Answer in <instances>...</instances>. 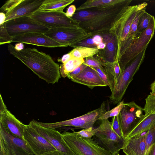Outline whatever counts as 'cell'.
Here are the masks:
<instances>
[{
    "label": "cell",
    "mask_w": 155,
    "mask_h": 155,
    "mask_svg": "<svg viewBox=\"0 0 155 155\" xmlns=\"http://www.w3.org/2000/svg\"><path fill=\"white\" fill-rule=\"evenodd\" d=\"M132 0H122L102 9L94 8L76 11L72 18L92 37L110 32L126 11Z\"/></svg>",
    "instance_id": "6da1fadb"
},
{
    "label": "cell",
    "mask_w": 155,
    "mask_h": 155,
    "mask_svg": "<svg viewBox=\"0 0 155 155\" xmlns=\"http://www.w3.org/2000/svg\"><path fill=\"white\" fill-rule=\"evenodd\" d=\"M8 48L10 54L48 83L53 84L58 83L61 78L59 64L49 55L35 48H27L18 51L10 44H8Z\"/></svg>",
    "instance_id": "7a4b0ae2"
},
{
    "label": "cell",
    "mask_w": 155,
    "mask_h": 155,
    "mask_svg": "<svg viewBox=\"0 0 155 155\" xmlns=\"http://www.w3.org/2000/svg\"><path fill=\"white\" fill-rule=\"evenodd\" d=\"M61 134L67 144L76 155H112L93 138H84L74 131H64Z\"/></svg>",
    "instance_id": "3957f363"
},
{
    "label": "cell",
    "mask_w": 155,
    "mask_h": 155,
    "mask_svg": "<svg viewBox=\"0 0 155 155\" xmlns=\"http://www.w3.org/2000/svg\"><path fill=\"white\" fill-rule=\"evenodd\" d=\"M146 50H144L131 61L122 71L109 97L111 103L116 104L121 101L134 75L143 61Z\"/></svg>",
    "instance_id": "277c9868"
},
{
    "label": "cell",
    "mask_w": 155,
    "mask_h": 155,
    "mask_svg": "<svg viewBox=\"0 0 155 155\" xmlns=\"http://www.w3.org/2000/svg\"><path fill=\"white\" fill-rule=\"evenodd\" d=\"M155 29V19L152 15L147 28L133 41L118 58V63L122 72L131 61L146 49L153 36Z\"/></svg>",
    "instance_id": "5b68a950"
},
{
    "label": "cell",
    "mask_w": 155,
    "mask_h": 155,
    "mask_svg": "<svg viewBox=\"0 0 155 155\" xmlns=\"http://www.w3.org/2000/svg\"><path fill=\"white\" fill-rule=\"evenodd\" d=\"M96 141L112 155L122 150L125 139L120 137L113 130L111 122L108 119L101 120L100 126L96 128Z\"/></svg>",
    "instance_id": "8992f818"
},
{
    "label": "cell",
    "mask_w": 155,
    "mask_h": 155,
    "mask_svg": "<svg viewBox=\"0 0 155 155\" xmlns=\"http://www.w3.org/2000/svg\"><path fill=\"white\" fill-rule=\"evenodd\" d=\"M143 109L134 101L124 103L118 115L122 135L126 139L129 134L144 118Z\"/></svg>",
    "instance_id": "52a82bcc"
},
{
    "label": "cell",
    "mask_w": 155,
    "mask_h": 155,
    "mask_svg": "<svg viewBox=\"0 0 155 155\" xmlns=\"http://www.w3.org/2000/svg\"><path fill=\"white\" fill-rule=\"evenodd\" d=\"M30 16L49 29L80 27L77 21L66 16L64 12L37 11Z\"/></svg>",
    "instance_id": "ba28073f"
},
{
    "label": "cell",
    "mask_w": 155,
    "mask_h": 155,
    "mask_svg": "<svg viewBox=\"0 0 155 155\" xmlns=\"http://www.w3.org/2000/svg\"><path fill=\"white\" fill-rule=\"evenodd\" d=\"M6 28L12 37L30 33H45L50 29L30 16H23L6 22Z\"/></svg>",
    "instance_id": "9c48e42d"
},
{
    "label": "cell",
    "mask_w": 155,
    "mask_h": 155,
    "mask_svg": "<svg viewBox=\"0 0 155 155\" xmlns=\"http://www.w3.org/2000/svg\"><path fill=\"white\" fill-rule=\"evenodd\" d=\"M44 34L63 47H71L83 40L92 37L80 27L51 28Z\"/></svg>",
    "instance_id": "30bf717a"
},
{
    "label": "cell",
    "mask_w": 155,
    "mask_h": 155,
    "mask_svg": "<svg viewBox=\"0 0 155 155\" xmlns=\"http://www.w3.org/2000/svg\"><path fill=\"white\" fill-rule=\"evenodd\" d=\"M0 139L4 144L5 155H35L23 139L12 135L1 122Z\"/></svg>",
    "instance_id": "8fae6325"
},
{
    "label": "cell",
    "mask_w": 155,
    "mask_h": 155,
    "mask_svg": "<svg viewBox=\"0 0 155 155\" xmlns=\"http://www.w3.org/2000/svg\"><path fill=\"white\" fill-rule=\"evenodd\" d=\"M57 150L65 155H76L71 149L59 132L55 129L43 127L32 120L29 124Z\"/></svg>",
    "instance_id": "7c38bea8"
},
{
    "label": "cell",
    "mask_w": 155,
    "mask_h": 155,
    "mask_svg": "<svg viewBox=\"0 0 155 155\" xmlns=\"http://www.w3.org/2000/svg\"><path fill=\"white\" fill-rule=\"evenodd\" d=\"M100 108L80 116L64 121L53 123L38 121L37 123L43 127L54 129L66 126L87 129L93 127L94 124L100 116Z\"/></svg>",
    "instance_id": "4fadbf2b"
},
{
    "label": "cell",
    "mask_w": 155,
    "mask_h": 155,
    "mask_svg": "<svg viewBox=\"0 0 155 155\" xmlns=\"http://www.w3.org/2000/svg\"><path fill=\"white\" fill-rule=\"evenodd\" d=\"M23 139L35 155L56 150L29 124L26 125L24 129Z\"/></svg>",
    "instance_id": "5bb4252c"
},
{
    "label": "cell",
    "mask_w": 155,
    "mask_h": 155,
    "mask_svg": "<svg viewBox=\"0 0 155 155\" xmlns=\"http://www.w3.org/2000/svg\"><path fill=\"white\" fill-rule=\"evenodd\" d=\"M140 4L129 6L126 11L110 31L117 37L119 45L127 39L132 22Z\"/></svg>",
    "instance_id": "9a60e30c"
},
{
    "label": "cell",
    "mask_w": 155,
    "mask_h": 155,
    "mask_svg": "<svg viewBox=\"0 0 155 155\" xmlns=\"http://www.w3.org/2000/svg\"><path fill=\"white\" fill-rule=\"evenodd\" d=\"M101 36L106 46L104 49L99 50L97 54L103 60L110 63L118 61L119 42L117 37L110 32Z\"/></svg>",
    "instance_id": "2e32d148"
},
{
    "label": "cell",
    "mask_w": 155,
    "mask_h": 155,
    "mask_svg": "<svg viewBox=\"0 0 155 155\" xmlns=\"http://www.w3.org/2000/svg\"><path fill=\"white\" fill-rule=\"evenodd\" d=\"M12 42H21L48 48L62 46L43 33H30L12 37Z\"/></svg>",
    "instance_id": "e0dca14e"
},
{
    "label": "cell",
    "mask_w": 155,
    "mask_h": 155,
    "mask_svg": "<svg viewBox=\"0 0 155 155\" xmlns=\"http://www.w3.org/2000/svg\"><path fill=\"white\" fill-rule=\"evenodd\" d=\"M0 122L12 135L23 139V133L26 125L18 120L6 107L0 109Z\"/></svg>",
    "instance_id": "ac0fdd59"
},
{
    "label": "cell",
    "mask_w": 155,
    "mask_h": 155,
    "mask_svg": "<svg viewBox=\"0 0 155 155\" xmlns=\"http://www.w3.org/2000/svg\"><path fill=\"white\" fill-rule=\"evenodd\" d=\"M148 129L141 134L125 139L122 149L125 155H145L146 137Z\"/></svg>",
    "instance_id": "d6986e66"
},
{
    "label": "cell",
    "mask_w": 155,
    "mask_h": 155,
    "mask_svg": "<svg viewBox=\"0 0 155 155\" xmlns=\"http://www.w3.org/2000/svg\"><path fill=\"white\" fill-rule=\"evenodd\" d=\"M71 80L92 89L96 87L107 86L93 67L87 66L79 75L72 78Z\"/></svg>",
    "instance_id": "ffe728a7"
},
{
    "label": "cell",
    "mask_w": 155,
    "mask_h": 155,
    "mask_svg": "<svg viewBox=\"0 0 155 155\" xmlns=\"http://www.w3.org/2000/svg\"><path fill=\"white\" fill-rule=\"evenodd\" d=\"M44 0H22L6 17L5 22L23 16H30L37 12Z\"/></svg>",
    "instance_id": "44dd1931"
},
{
    "label": "cell",
    "mask_w": 155,
    "mask_h": 155,
    "mask_svg": "<svg viewBox=\"0 0 155 155\" xmlns=\"http://www.w3.org/2000/svg\"><path fill=\"white\" fill-rule=\"evenodd\" d=\"M94 57L104 68L109 83V87L111 92L122 73L118 61L117 60L111 64L104 61L97 54L95 55Z\"/></svg>",
    "instance_id": "7402d4cb"
},
{
    "label": "cell",
    "mask_w": 155,
    "mask_h": 155,
    "mask_svg": "<svg viewBox=\"0 0 155 155\" xmlns=\"http://www.w3.org/2000/svg\"><path fill=\"white\" fill-rule=\"evenodd\" d=\"M74 0H44L37 11L63 12L64 9Z\"/></svg>",
    "instance_id": "603a6c76"
},
{
    "label": "cell",
    "mask_w": 155,
    "mask_h": 155,
    "mask_svg": "<svg viewBox=\"0 0 155 155\" xmlns=\"http://www.w3.org/2000/svg\"><path fill=\"white\" fill-rule=\"evenodd\" d=\"M122 0H88L76 8V11L92 8L102 9L116 4Z\"/></svg>",
    "instance_id": "cb8c5ba5"
},
{
    "label": "cell",
    "mask_w": 155,
    "mask_h": 155,
    "mask_svg": "<svg viewBox=\"0 0 155 155\" xmlns=\"http://www.w3.org/2000/svg\"><path fill=\"white\" fill-rule=\"evenodd\" d=\"M155 122V114L145 116L129 134L126 139L141 134L148 130L150 126Z\"/></svg>",
    "instance_id": "d4e9b609"
},
{
    "label": "cell",
    "mask_w": 155,
    "mask_h": 155,
    "mask_svg": "<svg viewBox=\"0 0 155 155\" xmlns=\"http://www.w3.org/2000/svg\"><path fill=\"white\" fill-rule=\"evenodd\" d=\"M84 59L72 57L60 67L61 76L63 78L67 77L69 73L84 63Z\"/></svg>",
    "instance_id": "484cf974"
},
{
    "label": "cell",
    "mask_w": 155,
    "mask_h": 155,
    "mask_svg": "<svg viewBox=\"0 0 155 155\" xmlns=\"http://www.w3.org/2000/svg\"><path fill=\"white\" fill-rule=\"evenodd\" d=\"M99 51L97 48L79 47L74 48L69 52L73 57L84 59L94 57Z\"/></svg>",
    "instance_id": "4316f807"
},
{
    "label": "cell",
    "mask_w": 155,
    "mask_h": 155,
    "mask_svg": "<svg viewBox=\"0 0 155 155\" xmlns=\"http://www.w3.org/2000/svg\"><path fill=\"white\" fill-rule=\"evenodd\" d=\"M124 106V101L120 102L118 105L111 110L105 111L103 110V108H100V115L98 119V120H103L108 119L111 117L118 116L120 112Z\"/></svg>",
    "instance_id": "83f0119b"
},
{
    "label": "cell",
    "mask_w": 155,
    "mask_h": 155,
    "mask_svg": "<svg viewBox=\"0 0 155 155\" xmlns=\"http://www.w3.org/2000/svg\"><path fill=\"white\" fill-rule=\"evenodd\" d=\"M143 110L145 116L155 114V94H150L148 96Z\"/></svg>",
    "instance_id": "f1b7e54d"
},
{
    "label": "cell",
    "mask_w": 155,
    "mask_h": 155,
    "mask_svg": "<svg viewBox=\"0 0 155 155\" xmlns=\"http://www.w3.org/2000/svg\"><path fill=\"white\" fill-rule=\"evenodd\" d=\"M152 16L145 11L141 16L137 25L138 35L147 28Z\"/></svg>",
    "instance_id": "f546056e"
},
{
    "label": "cell",
    "mask_w": 155,
    "mask_h": 155,
    "mask_svg": "<svg viewBox=\"0 0 155 155\" xmlns=\"http://www.w3.org/2000/svg\"><path fill=\"white\" fill-rule=\"evenodd\" d=\"M6 22L0 25V45L10 44L12 42V37L8 33L6 26Z\"/></svg>",
    "instance_id": "4dcf8cb0"
},
{
    "label": "cell",
    "mask_w": 155,
    "mask_h": 155,
    "mask_svg": "<svg viewBox=\"0 0 155 155\" xmlns=\"http://www.w3.org/2000/svg\"><path fill=\"white\" fill-rule=\"evenodd\" d=\"M22 0H10L7 1L1 8L0 12L4 13L6 17Z\"/></svg>",
    "instance_id": "1f68e13d"
},
{
    "label": "cell",
    "mask_w": 155,
    "mask_h": 155,
    "mask_svg": "<svg viewBox=\"0 0 155 155\" xmlns=\"http://www.w3.org/2000/svg\"><path fill=\"white\" fill-rule=\"evenodd\" d=\"M146 141V153L150 146L155 143V122L150 126L148 130Z\"/></svg>",
    "instance_id": "d6a6232c"
},
{
    "label": "cell",
    "mask_w": 155,
    "mask_h": 155,
    "mask_svg": "<svg viewBox=\"0 0 155 155\" xmlns=\"http://www.w3.org/2000/svg\"><path fill=\"white\" fill-rule=\"evenodd\" d=\"M97 45L94 41L92 37L83 40L72 45L71 47L75 48L79 47L88 48H97Z\"/></svg>",
    "instance_id": "836d02e7"
},
{
    "label": "cell",
    "mask_w": 155,
    "mask_h": 155,
    "mask_svg": "<svg viewBox=\"0 0 155 155\" xmlns=\"http://www.w3.org/2000/svg\"><path fill=\"white\" fill-rule=\"evenodd\" d=\"M93 128H90L87 129H83L82 130L74 132L81 136L86 138L91 139L94 136L96 132V129H93Z\"/></svg>",
    "instance_id": "e575fe53"
},
{
    "label": "cell",
    "mask_w": 155,
    "mask_h": 155,
    "mask_svg": "<svg viewBox=\"0 0 155 155\" xmlns=\"http://www.w3.org/2000/svg\"><path fill=\"white\" fill-rule=\"evenodd\" d=\"M84 63L87 66L92 67H102L100 62L94 57L86 58Z\"/></svg>",
    "instance_id": "d590c367"
},
{
    "label": "cell",
    "mask_w": 155,
    "mask_h": 155,
    "mask_svg": "<svg viewBox=\"0 0 155 155\" xmlns=\"http://www.w3.org/2000/svg\"><path fill=\"white\" fill-rule=\"evenodd\" d=\"M111 123L112 127L114 131L120 137L123 138L118 122V115L113 117Z\"/></svg>",
    "instance_id": "8d00e7d4"
},
{
    "label": "cell",
    "mask_w": 155,
    "mask_h": 155,
    "mask_svg": "<svg viewBox=\"0 0 155 155\" xmlns=\"http://www.w3.org/2000/svg\"><path fill=\"white\" fill-rule=\"evenodd\" d=\"M87 66L84 63L69 74L67 77L70 79L80 74Z\"/></svg>",
    "instance_id": "74e56055"
},
{
    "label": "cell",
    "mask_w": 155,
    "mask_h": 155,
    "mask_svg": "<svg viewBox=\"0 0 155 155\" xmlns=\"http://www.w3.org/2000/svg\"><path fill=\"white\" fill-rule=\"evenodd\" d=\"M95 69L97 72L98 75L105 82L107 86H109V84L108 82L106 75L105 74L104 70L103 67H93Z\"/></svg>",
    "instance_id": "f35d334b"
},
{
    "label": "cell",
    "mask_w": 155,
    "mask_h": 155,
    "mask_svg": "<svg viewBox=\"0 0 155 155\" xmlns=\"http://www.w3.org/2000/svg\"><path fill=\"white\" fill-rule=\"evenodd\" d=\"M76 10V8L75 5H71L67 8L65 12V15L69 18H72L75 13Z\"/></svg>",
    "instance_id": "ab89813d"
},
{
    "label": "cell",
    "mask_w": 155,
    "mask_h": 155,
    "mask_svg": "<svg viewBox=\"0 0 155 155\" xmlns=\"http://www.w3.org/2000/svg\"><path fill=\"white\" fill-rule=\"evenodd\" d=\"M72 57H72L71 53L69 52L63 55L61 59H58V60L64 64L68 61Z\"/></svg>",
    "instance_id": "60d3db41"
},
{
    "label": "cell",
    "mask_w": 155,
    "mask_h": 155,
    "mask_svg": "<svg viewBox=\"0 0 155 155\" xmlns=\"http://www.w3.org/2000/svg\"><path fill=\"white\" fill-rule=\"evenodd\" d=\"M145 155H155V143L150 146Z\"/></svg>",
    "instance_id": "b9f144b4"
},
{
    "label": "cell",
    "mask_w": 155,
    "mask_h": 155,
    "mask_svg": "<svg viewBox=\"0 0 155 155\" xmlns=\"http://www.w3.org/2000/svg\"><path fill=\"white\" fill-rule=\"evenodd\" d=\"M92 38L94 41L97 46L98 44L103 42V38L100 35H94Z\"/></svg>",
    "instance_id": "7bdbcfd3"
},
{
    "label": "cell",
    "mask_w": 155,
    "mask_h": 155,
    "mask_svg": "<svg viewBox=\"0 0 155 155\" xmlns=\"http://www.w3.org/2000/svg\"><path fill=\"white\" fill-rule=\"evenodd\" d=\"M41 155H63V154L56 150L45 153Z\"/></svg>",
    "instance_id": "ee69618b"
},
{
    "label": "cell",
    "mask_w": 155,
    "mask_h": 155,
    "mask_svg": "<svg viewBox=\"0 0 155 155\" xmlns=\"http://www.w3.org/2000/svg\"><path fill=\"white\" fill-rule=\"evenodd\" d=\"M6 16L5 14L2 12L0 13V25L2 24L5 22Z\"/></svg>",
    "instance_id": "f6af8a7d"
},
{
    "label": "cell",
    "mask_w": 155,
    "mask_h": 155,
    "mask_svg": "<svg viewBox=\"0 0 155 155\" xmlns=\"http://www.w3.org/2000/svg\"><path fill=\"white\" fill-rule=\"evenodd\" d=\"M24 45L23 43L18 42L16 44L15 46V48L18 51L24 49Z\"/></svg>",
    "instance_id": "bcb514c9"
},
{
    "label": "cell",
    "mask_w": 155,
    "mask_h": 155,
    "mask_svg": "<svg viewBox=\"0 0 155 155\" xmlns=\"http://www.w3.org/2000/svg\"><path fill=\"white\" fill-rule=\"evenodd\" d=\"M0 155H5L4 144L2 140L0 139Z\"/></svg>",
    "instance_id": "7dc6e473"
},
{
    "label": "cell",
    "mask_w": 155,
    "mask_h": 155,
    "mask_svg": "<svg viewBox=\"0 0 155 155\" xmlns=\"http://www.w3.org/2000/svg\"><path fill=\"white\" fill-rule=\"evenodd\" d=\"M150 89L151 91V94H155V80L151 84Z\"/></svg>",
    "instance_id": "c3c4849f"
},
{
    "label": "cell",
    "mask_w": 155,
    "mask_h": 155,
    "mask_svg": "<svg viewBox=\"0 0 155 155\" xmlns=\"http://www.w3.org/2000/svg\"><path fill=\"white\" fill-rule=\"evenodd\" d=\"M105 43L103 42L98 44L97 48L99 50H102L105 48Z\"/></svg>",
    "instance_id": "681fc988"
},
{
    "label": "cell",
    "mask_w": 155,
    "mask_h": 155,
    "mask_svg": "<svg viewBox=\"0 0 155 155\" xmlns=\"http://www.w3.org/2000/svg\"><path fill=\"white\" fill-rule=\"evenodd\" d=\"M113 155H120L119 153H116L115 154H114Z\"/></svg>",
    "instance_id": "f907efd6"
},
{
    "label": "cell",
    "mask_w": 155,
    "mask_h": 155,
    "mask_svg": "<svg viewBox=\"0 0 155 155\" xmlns=\"http://www.w3.org/2000/svg\"></svg>",
    "instance_id": "816d5d0a"
}]
</instances>
